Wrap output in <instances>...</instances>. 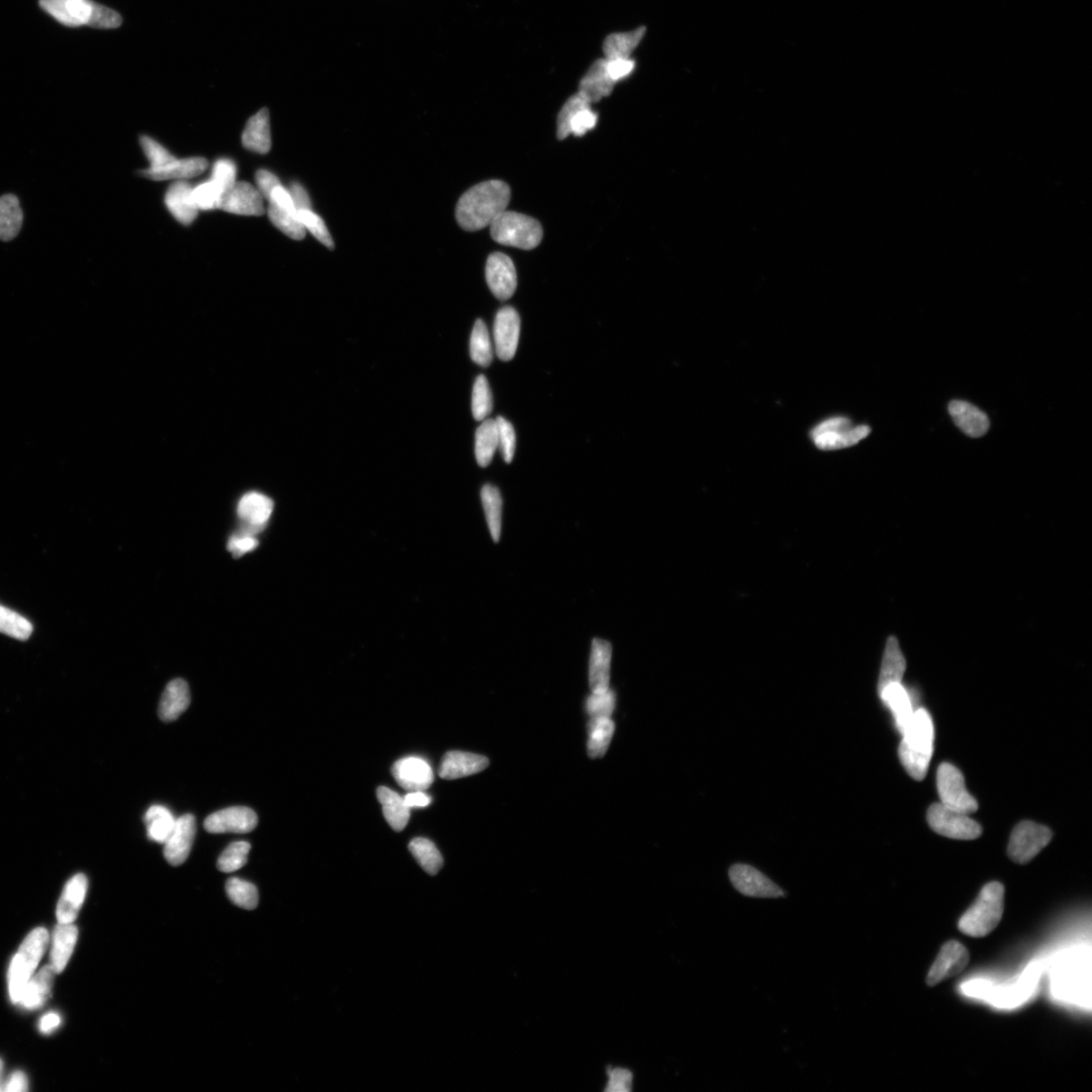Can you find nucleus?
Here are the masks:
<instances>
[{
	"mask_svg": "<svg viewBox=\"0 0 1092 1092\" xmlns=\"http://www.w3.org/2000/svg\"><path fill=\"white\" fill-rule=\"evenodd\" d=\"M511 190L504 181L489 180L467 190L456 206V221L465 231H478L507 210Z\"/></svg>",
	"mask_w": 1092,
	"mask_h": 1092,
	"instance_id": "f257e3e1",
	"label": "nucleus"
},
{
	"mask_svg": "<svg viewBox=\"0 0 1092 1092\" xmlns=\"http://www.w3.org/2000/svg\"><path fill=\"white\" fill-rule=\"evenodd\" d=\"M903 736L898 750L901 764L910 777L923 781L933 757L934 739L932 717L924 708L915 710Z\"/></svg>",
	"mask_w": 1092,
	"mask_h": 1092,
	"instance_id": "f03ea898",
	"label": "nucleus"
},
{
	"mask_svg": "<svg viewBox=\"0 0 1092 1092\" xmlns=\"http://www.w3.org/2000/svg\"><path fill=\"white\" fill-rule=\"evenodd\" d=\"M40 5L67 27L86 24L97 29H116L121 24L118 13L91 0H40Z\"/></svg>",
	"mask_w": 1092,
	"mask_h": 1092,
	"instance_id": "7ed1b4c3",
	"label": "nucleus"
},
{
	"mask_svg": "<svg viewBox=\"0 0 1092 1092\" xmlns=\"http://www.w3.org/2000/svg\"><path fill=\"white\" fill-rule=\"evenodd\" d=\"M1004 912V887L1000 882L986 884L974 905L961 917L959 930L969 937L983 938L996 929Z\"/></svg>",
	"mask_w": 1092,
	"mask_h": 1092,
	"instance_id": "20e7f679",
	"label": "nucleus"
},
{
	"mask_svg": "<svg viewBox=\"0 0 1092 1092\" xmlns=\"http://www.w3.org/2000/svg\"><path fill=\"white\" fill-rule=\"evenodd\" d=\"M48 942L47 930L39 927L24 939L14 957L10 971H8V987H10L11 1000L14 1003L20 1002L25 985L29 982L34 971L36 970L47 950Z\"/></svg>",
	"mask_w": 1092,
	"mask_h": 1092,
	"instance_id": "39448f33",
	"label": "nucleus"
},
{
	"mask_svg": "<svg viewBox=\"0 0 1092 1092\" xmlns=\"http://www.w3.org/2000/svg\"><path fill=\"white\" fill-rule=\"evenodd\" d=\"M490 230L493 240L499 244L523 250L539 246L543 237L539 221L507 210L490 225Z\"/></svg>",
	"mask_w": 1092,
	"mask_h": 1092,
	"instance_id": "423d86ee",
	"label": "nucleus"
},
{
	"mask_svg": "<svg viewBox=\"0 0 1092 1092\" xmlns=\"http://www.w3.org/2000/svg\"><path fill=\"white\" fill-rule=\"evenodd\" d=\"M870 433L868 425H855L846 416H833L817 424L810 438L822 452H836L860 444Z\"/></svg>",
	"mask_w": 1092,
	"mask_h": 1092,
	"instance_id": "0eeeda50",
	"label": "nucleus"
},
{
	"mask_svg": "<svg viewBox=\"0 0 1092 1092\" xmlns=\"http://www.w3.org/2000/svg\"><path fill=\"white\" fill-rule=\"evenodd\" d=\"M927 822L935 833L955 839H975L982 828L969 814L950 809L942 803L933 804L927 811Z\"/></svg>",
	"mask_w": 1092,
	"mask_h": 1092,
	"instance_id": "6e6552de",
	"label": "nucleus"
},
{
	"mask_svg": "<svg viewBox=\"0 0 1092 1092\" xmlns=\"http://www.w3.org/2000/svg\"><path fill=\"white\" fill-rule=\"evenodd\" d=\"M937 786L941 803L946 808L965 814L978 809V803L965 786L964 776L949 762H943L938 769Z\"/></svg>",
	"mask_w": 1092,
	"mask_h": 1092,
	"instance_id": "1a4fd4ad",
	"label": "nucleus"
},
{
	"mask_svg": "<svg viewBox=\"0 0 1092 1092\" xmlns=\"http://www.w3.org/2000/svg\"><path fill=\"white\" fill-rule=\"evenodd\" d=\"M1052 831L1031 821H1022L1013 829L1008 854L1013 862L1026 864L1050 843Z\"/></svg>",
	"mask_w": 1092,
	"mask_h": 1092,
	"instance_id": "9d476101",
	"label": "nucleus"
},
{
	"mask_svg": "<svg viewBox=\"0 0 1092 1092\" xmlns=\"http://www.w3.org/2000/svg\"><path fill=\"white\" fill-rule=\"evenodd\" d=\"M730 879L735 890L744 896L779 898L785 896L781 887L750 865H733L730 869Z\"/></svg>",
	"mask_w": 1092,
	"mask_h": 1092,
	"instance_id": "9b49d317",
	"label": "nucleus"
},
{
	"mask_svg": "<svg viewBox=\"0 0 1092 1092\" xmlns=\"http://www.w3.org/2000/svg\"><path fill=\"white\" fill-rule=\"evenodd\" d=\"M968 950L957 941L944 944L926 977V983L934 986L946 979L959 975L968 966Z\"/></svg>",
	"mask_w": 1092,
	"mask_h": 1092,
	"instance_id": "f8f14e48",
	"label": "nucleus"
},
{
	"mask_svg": "<svg viewBox=\"0 0 1092 1092\" xmlns=\"http://www.w3.org/2000/svg\"><path fill=\"white\" fill-rule=\"evenodd\" d=\"M257 823V814L253 809L235 806L211 814L205 820V829L211 834H247Z\"/></svg>",
	"mask_w": 1092,
	"mask_h": 1092,
	"instance_id": "ddd939ff",
	"label": "nucleus"
},
{
	"mask_svg": "<svg viewBox=\"0 0 1092 1092\" xmlns=\"http://www.w3.org/2000/svg\"><path fill=\"white\" fill-rule=\"evenodd\" d=\"M485 279L493 296L501 301L509 300L517 289L512 259L501 253L491 254L485 266Z\"/></svg>",
	"mask_w": 1092,
	"mask_h": 1092,
	"instance_id": "4468645a",
	"label": "nucleus"
},
{
	"mask_svg": "<svg viewBox=\"0 0 1092 1092\" xmlns=\"http://www.w3.org/2000/svg\"><path fill=\"white\" fill-rule=\"evenodd\" d=\"M273 501L260 493H248L238 504V516L243 522L240 533L255 535L264 531L273 511Z\"/></svg>",
	"mask_w": 1092,
	"mask_h": 1092,
	"instance_id": "2eb2a0df",
	"label": "nucleus"
},
{
	"mask_svg": "<svg viewBox=\"0 0 1092 1092\" xmlns=\"http://www.w3.org/2000/svg\"><path fill=\"white\" fill-rule=\"evenodd\" d=\"M520 336V317L512 307L502 308L493 323L497 357L509 361L515 357Z\"/></svg>",
	"mask_w": 1092,
	"mask_h": 1092,
	"instance_id": "dca6fc26",
	"label": "nucleus"
},
{
	"mask_svg": "<svg viewBox=\"0 0 1092 1092\" xmlns=\"http://www.w3.org/2000/svg\"><path fill=\"white\" fill-rule=\"evenodd\" d=\"M396 782L406 791H425L435 782V773L427 762L409 757L398 760L391 770Z\"/></svg>",
	"mask_w": 1092,
	"mask_h": 1092,
	"instance_id": "f3484780",
	"label": "nucleus"
},
{
	"mask_svg": "<svg viewBox=\"0 0 1092 1092\" xmlns=\"http://www.w3.org/2000/svg\"><path fill=\"white\" fill-rule=\"evenodd\" d=\"M196 823L192 814H186L176 821L169 838L164 843V857L172 866L184 864L194 845Z\"/></svg>",
	"mask_w": 1092,
	"mask_h": 1092,
	"instance_id": "a211bd4d",
	"label": "nucleus"
},
{
	"mask_svg": "<svg viewBox=\"0 0 1092 1092\" xmlns=\"http://www.w3.org/2000/svg\"><path fill=\"white\" fill-rule=\"evenodd\" d=\"M219 209L244 216H263L265 213L263 196L257 188L244 181L236 182L232 187L222 198Z\"/></svg>",
	"mask_w": 1092,
	"mask_h": 1092,
	"instance_id": "6ab92c4d",
	"label": "nucleus"
},
{
	"mask_svg": "<svg viewBox=\"0 0 1092 1092\" xmlns=\"http://www.w3.org/2000/svg\"><path fill=\"white\" fill-rule=\"evenodd\" d=\"M488 758L465 752H448L442 758L438 774L445 780H456L483 772L489 767Z\"/></svg>",
	"mask_w": 1092,
	"mask_h": 1092,
	"instance_id": "aec40b11",
	"label": "nucleus"
},
{
	"mask_svg": "<svg viewBox=\"0 0 1092 1092\" xmlns=\"http://www.w3.org/2000/svg\"><path fill=\"white\" fill-rule=\"evenodd\" d=\"M949 413L957 426L970 437H982L990 429V419L986 414L972 404L953 401L949 405Z\"/></svg>",
	"mask_w": 1092,
	"mask_h": 1092,
	"instance_id": "412c9836",
	"label": "nucleus"
},
{
	"mask_svg": "<svg viewBox=\"0 0 1092 1092\" xmlns=\"http://www.w3.org/2000/svg\"><path fill=\"white\" fill-rule=\"evenodd\" d=\"M88 887L89 881L83 874H77L67 882L57 907V918L60 924L74 923L83 905Z\"/></svg>",
	"mask_w": 1092,
	"mask_h": 1092,
	"instance_id": "4be33fe9",
	"label": "nucleus"
},
{
	"mask_svg": "<svg viewBox=\"0 0 1092 1092\" xmlns=\"http://www.w3.org/2000/svg\"><path fill=\"white\" fill-rule=\"evenodd\" d=\"M193 187L187 181H177L166 195V204L175 218L188 226L197 216L198 209L193 196Z\"/></svg>",
	"mask_w": 1092,
	"mask_h": 1092,
	"instance_id": "5701e85b",
	"label": "nucleus"
},
{
	"mask_svg": "<svg viewBox=\"0 0 1092 1092\" xmlns=\"http://www.w3.org/2000/svg\"><path fill=\"white\" fill-rule=\"evenodd\" d=\"M879 696L894 714L898 731L904 734L915 714L912 697L907 690L901 683H892L879 691Z\"/></svg>",
	"mask_w": 1092,
	"mask_h": 1092,
	"instance_id": "b1692460",
	"label": "nucleus"
},
{
	"mask_svg": "<svg viewBox=\"0 0 1092 1092\" xmlns=\"http://www.w3.org/2000/svg\"><path fill=\"white\" fill-rule=\"evenodd\" d=\"M612 647L608 641L594 639L589 669L592 692L609 690Z\"/></svg>",
	"mask_w": 1092,
	"mask_h": 1092,
	"instance_id": "393cba45",
	"label": "nucleus"
},
{
	"mask_svg": "<svg viewBox=\"0 0 1092 1092\" xmlns=\"http://www.w3.org/2000/svg\"><path fill=\"white\" fill-rule=\"evenodd\" d=\"M615 81L607 71V60H597L589 69L579 86V93L589 102H597L609 97Z\"/></svg>",
	"mask_w": 1092,
	"mask_h": 1092,
	"instance_id": "a878e982",
	"label": "nucleus"
},
{
	"mask_svg": "<svg viewBox=\"0 0 1092 1092\" xmlns=\"http://www.w3.org/2000/svg\"><path fill=\"white\" fill-rule=\"evenodd\" d=\"M242 143L246 149L259 154H266L272 148L270 111L267 109L259 110L246 124L242 135Z\"/></svg>",
	"mask_w": 1092,
	"mask_h": 1092,
	"instance_id": "bb28decb",
	"label": "nucleus"
},
{
	"mask_svg": "<svg viewBox=\"0 0 1092 1092\" xmlns=\"http://www.w3.org/2000/svg\"><path fill=\"white\" fill-rule=\"evenodd\" d=\"M209 168V162L203 158H192L177 160L167 167L139 171V175L151 180H168L192 178L202 175Z\"/></svg>",
	"mask_w": 1092,
	"mask_h": 1092,
	"instance_id": "cd10ccee",
	"label": "nucleus"
},
{
	"mask_svg": "<svg viewBox=\"0 0 1092 1092\" xmlns=\"http://www.w3.org/2000/svg\"><path fill=\"white\" fill-rule=\"evenodd\" d=\"M190 704V691L187 683L182 679L171 681L163 692L159 716L163 722L176 721L186 712Z\"/></svg>",
	"mask_w": 1092,
	"mask_h": 1092,
	"instance_id": "c85d7f7f",
	"label": "nucleus"
},
{
	"mask_svg": "<svg viewBox=\"0 0 1092 1092\" xmlns=\"http://www.w3.org/2000/svg\"><path fill=\"white\" fill-rule=\"evenodd\" d=\"M55 974V969L52 965L41 969L40 972L31 978L25 985L19 1003L29 1010L42 1007L50 998Z\"/></svg>",
	"mask_w": 1092,
	"mask_h": 1092,
	"instance_id": "c756f323",
	"label": "nucleus"
},
{
	"mask_svg": "<svg viewBox=\"0 0 1092 1092\" xmlns=\"http://www.w3.org/2000/svg\"><path fill=\"white\" fill-rule=\"evenodd\" d=\"M378 802L383 806V813L388 826L396 831H402L408 825L411 809L407 806L404 797L387 787L378 788Z\"/></svg>",
	"mask_w": 1092,
	"mask_h": 1092,
	"instance_id": "7c9ffc66",
	"label": "nucleus"
},
{
	"mask_svg": "<svg viewBox=\"0 0 1092 1092\" xmlns=\"http://www.w3.org/2000/svg\"><path fill=\"white\" fill-rule=\"evenodd\" d=\"M78 937L77 927L73 924H60L55 927L53 948H52V966L56 973L62 972L69 959L72 955Z\"/></svg>",
	"mask_w": 1092,
	"mask_h": 1092,
	"instance_id": "2f4dec72",
	"label": "nucleus"
},
{
	"mask_svg": "<svg viewBox=\"0 0 1092 1092\" xmlns=\"http://www.w3.org/2000/svg\"><path fill=\"white\" fill-rule=\"evenodd\" d=\"M24 214L19 198L8 194L0 196V240H14L23 226Z\"/></svg>",
	"mask_w": 1092,
	"mask_h": 1092,
	"instance_id": "473e14b6",
	"label": "nucleus"
},
{
	"mask_svg": "<svg viewBox=\"0 0 1092 1092\" xmlns=\"http://www.w3.org/2000/svg\"><path fill=\"white\" fill-rule=\"evenodd\" d=\"M906 669V663L901 653L896 637H889L884 653L881 673L878 683V692L892 683H901Z\"/></svg>",
	"mask_w": 1092,
	"mask_h": 1092,
	"instance_id": "72a5a7b5",
	"label": "nucleus"
},
{
	"mask_svg": "<svg viewBox=\"0 0 1092 1092\" xmlns=\"http://www.w3.org/2000/svg\"><path fill=\"white\" fill-rule=\"evenodd\" d=\"M615 724L610 717L591 718L588 724V755L592 759L605 756L612 741Z\"/></svg>",
	"mask_w": 1092,
	"mask_h": 1092,
	"instance_id": "f704fd0d",
	"label": "nucleus"
},
{
	"mask_svg": "<svg viewBox=\"0 0 1092 1092\" xmlns=\"http://www.w3.org/2000/svg\"><path fill=\"white\" fill-rule=\"evenodd\" d=\"M499 448V436L496 420L484 419L475 432V457L482 467L488 466L496 450Z\"/></svg>",
	"mask_w": 1092,
	"mask_h": 1092,
	"instance_id": "c9c22d12",
	"label": "nucleus"
},
{
	"mask_svg": "<svg viewBox=\"0 0 1092 1092\" xmlns=\"http://www.w3.org/2000/svg\"><path fill=\"white\" fill-rule=\"evenodd\" d=\"M646 28L621 34H612L604 41L603 51L606 60L629 59L628 57L643 40Z\"/></svg>",
	"mask_w": 1092,
	"mask_h": 1092,
	"instance_id": "e433bc0d",
	"label": "nucleus"
},
{
	"mask_svg": "<svg viewBox=\"0 0 1092 1092\" xmlns=\"http://www.w3.org/2000/svg\"><path fill=\"white\" fill-rule=\"evenodd\" d=\"M177 819L162 805H153L145 814L147 834L153 842L164 844L169 838Z\"/></svg>",
	"mask_w": 1092,
	"mask_h": 1092,
	"instance_id": "4c0bfd02",
	"label": "nucleus"
},
{
	"mask_svg": "<svg viewBox=\"0 0 1092 1092\" xmlns=\"http://www.w3.org/2000/svg\"><path fill=\"white\" fill-rule=\"evenodd\" d=\"M409 851L423 870L432 876H435L444 866V857L436 846L428 838H416L412 839L409 844Z\"/></svg>",
	"mask_w": 1092,
	"mask_h": 1092,
	"instance_id": "58836bf2",
	"label": "nucleus"
},
{
	"mask_svg": "<svg viewBox=\"0 0 1092 1092\" xmlns=\"http://www.w3.org/2000/svg\"><path fill=\"white\" fill-rule=\"evenodd\" d=\"M482 503L493 540L499 541L502 526V497L495 485L485 484L481 492Z\"/></svg>",
	"mask_w": 1092,
	"mask_h": 1092,
	"instance_id": "ea45409f",
	"label": "nucleus"
},
{
	"mask_svg": "<svg viewBox=\"0 0 1092 1092\" xmlns=\"http://www.w3.org/2000/svg\"><path fill=\"white\" fill-rule=\"evenodd\" d=\"M268 216L276 228L285 235L294 240H302L306 236V229L299 219V216L282 209L275 203L268 202Z\"/></svg>",
	"mask_w": 1092,
	"mask_h": 1092,
	"instance_id": "a19ab883",
	"label": "nucleus"
},
{
	"mask_svg": "<svg viewBox=\"0 0 1092 1092\" xmlns=\"http://www.w3.org/2000/svg\"><path fill=\"white\" fill-rule=\"evenodd\" d=\"M472 359L483 368H488L493 361V348L487 326L483 320L475 321L471 337Z\"/></svg>",
	"mask_w": 1092,
	"mask_h": 1092,
	"instance_id": "79ce46f5",
	"label": "nucleus"
},
{
	"mask_svg": "<svg viewBox=\"0 0 1092 1092\" xmlns=\"http://www.w3.org/2000/svg\"><path fill=\"white\" fill-rule=\"evenodd\" d=\"M0 634L19 640H27L33 634V626L19 613L0 605Z\"/></svg>",
	"mask_w": 1092,
	"mask_h": 1092,
	"instance_id": "37998d69",
	"label": "nucleus"
},
{
	"mask_svg": "<svg viewBox=\"0 0 1092 1092\" xmlns=\"http://www.w3.org/2000/svg\"><path fill=\"white\" fill-rule=\"evenodd\" d=\"M226 891L232 903L241 908L253 910L258 905V890L253 883L230 878L226 883Z\"/></svg>",
	"mask_w": 1092,
	"mask_h": 1092,
	"instance_id": "c03bdc74",
	"label": "nucleus"
},
{
	"mask_svg": "<svg viewBox=\"0 0 1092 1092\" xmlns=\"http://www.w3.org/2000/svg\"><path fill=\"white\" fill-rule=\"evenodd\" d=\"M472 409L476 421H484L493 410V396L487 378L475 379L473 389Z\"/></svg>",
	"mask_w": 1092,
	"mask_h": 1092,
	"instance_id": "a18cd8bd",
	"label": "nucleus"
},
{
	"mask_svg": "<svg viewBox=\"0 0 1092 1092\" xmlns=\"http://www.w3.org/2000/svg\"><path fill=\"white\" fill-rule=\"evenodd\" d=\"M251 846L247 842L231 844L219 857L218 869L224 873L235 872L245 866Z\"/></svg>",
	"mask_w": 1092,
	"mask_h": 1092,
	"instance_id": "49530a36",
	"label": "nucleus"
},
{
	"mask_svg": "<svg viewBox=\"0 0 1092 1092\" xmlns=\"http://www.w3.org/2000/svg\"><path fill=\"white\" fill-rule=\"evenodd\" d=\"M236 172L235 163L231 160L220 159L215 163L211 181L219 190L222 198L236 184Z\"/></svg>",
	"mask_w": 1092,
	"mask_h": 1092,
	"instance_id": "de8ad7c7",
	"label": "nucleus"
},
{
	"mask_svg": "<svg viewBox=\"0 0 1092 1092\" xmlns=\"http://www.w3.org/2000/svg\"><path fill=\"white\" fill-rule=\"evenodd\" d=\"M299 219L302 224L303 228L308 230L311 235L318 239L326 247L333 249L334 241L330 232L326 227V224L321 216L311 210H302L298 213Z\"/></svg>",
	"mask_w": 1092,
	"mask_h": 1092,
	"instance_id": "09e8293b",
	"label": "nucleus"
},
{
	"mask_svg": "<svg viewBox=\"0 0 1092 1092\" xmlns=\"http://www.w3.org/2000/svg\"><path fill=\"white\" fill-rule=\"evenodd\" d=\"M588 107H591V103L579 92L570 98L566 105L562 107L558 118V137L560 140L570 135V123L571 119H573L579 110Z\"/></svg>",
	"mask_w": 1092,
	"mask_h": 1092,
	"instance_id": "8fccbe9b",
	"label": "nucleus"
},
{
	"mask_svg": "<svg viewBox=\"0 0 1092 1092\" xmlns=\"http://www.w3.org/2000/svg\"><path fill=\"white\" fill-rule=\"evenodd\" d=\"M615 700L617 698L610 689L605 692H592V695L587 700V713L591 718L611 717Z\"/></svg>",
	"mask_w": 1092,
	"mask_h": 1092,
	"instance_id": "3c124183",
	"label": "nucleus"
},
{
	"mask_svg": "<svg viewBox=\"0 0 1092 1092\" xmlns=\"http://www.w3.org/2000/svg\"><path fill=\"white\" fill-rule=\"evenodd\" d=\"M499 436L500 452L507 464L513 461L516 450V435L513 425L505 418L496 419Z\"/></svg>",
	"mask_w": 1092,
	"mask_h": 1092,
	"instance_id": "603ef678",
	"label": "nucleus"
},
{
	"mask_svg": "<svg viewBox=\"0 0 1092 1092\" xmlns=\"http://www.w3.org/2000/svg\"><path fill=\"white\" fill-rule=\"evenodd\" d=\"M193 196L197 209L203 211L218 210L222 201L219 190L211 180L194 188Z\"/></svg>",
	"mask_w": 1092,
	"mask_h": 1092,
	"instance_id": "864d4df0",
	"label": "nucleus"
},
{
	"mask_svg": "<svg viewBox=\"0 0 1092 1092\" xmlns=\"http://www.w3.org/2000/svg\"><path fill=\"white\" fill-rule=\"evenodd\" d=\"M140 143L147 158L151 162L152 168L167 167L168 164L177 160L175 156L170 154L163 146L154 141L150 137L142 136Z\"/></svg>",
	"mask_w": 1092,
	"mask_h": 1092,
	"instance_id": "5fc2aeb1",
	"label": "nucleus"
},
{
	"mask_svg": "<svg viewBox=\"0 0 1092 1092\" xmlns=\"http://www.w3.org/2000/svg\"><path fill=\"white\" fill-rule=\"evenodd\" d=\"M598 116L591 107L582 109L571 119L570 123V134L577 137L584 136L597 125Z\"/></svg>",
	"mask_w": 1092,
	"mask_h": 1092,
	"instance_id": "6e6d98bb",
	"label": "nucleus"
},
{
	"mask_svg": "<svg viewBox=\"0 0 1092 1092\" xmlns=\"http://www.w3.org/2000/svg\"><path fill=\"white\" fill-rule=\"evenodd\" d=\"M259 542L254 535L239 533L233 535L228 542V551L232 552L233 557L238 559L244 556L245 553L254 551Z\"/></svg>",
	"mask_w": 1092,
	"mask_h": 1092,
	"instance_id": "4d7b16f0",
	"label": "nucleus"
},
{
	"mask_svg": "<svg viewBox=\"0 0 1092 1092\" xmlns=\"http://www.w3.org/2000/svg\"><path fill=\"white\" fill-rule=\"evenodd\" d=\"M256 184L258 192L262 194L263 198L267 199V201H270L273 190L277 187L282 186L280 179L277 178L273 173L263 169L259 170L256 173Z\"/></svg>",
	"mask_w": 1092,
	"mask_h": 1092,
	"instance_id": "13d9d810",
	"label": "nucleus"
},
{
	"mask_svg": "<svg viewBox=\"0 0 1092 1092\" xmlns=\"http://www.w3.org/2000/svg\"><path fill=\"white\" fill-rule=\"evenodd\" d=\"M635 66V61L630 59L607 60V71L615 82L628 76L634 71Z\"/></svg>",
	"mask_w": 1092,
	"mask_h": 1092,
	"instance_id": "bf43d9fd",
	"label": "nucleus"
},
{
	"mask_svg": "<svg viewBox=\"0 0 1092 1092\" xmlns=\"http://www.w3.org/2000/svg\"><path fill=\"white\" fill-rule=\"evenodd\" d=\"M289 192L298 213L302 210H311V199L306 189L298 182H292Z\"/></svg>",
	"mask_w": 1092,
	"mask_h": 1092,
	"instance_id": "052dcab7",
	"label": "nucleus"
},
{
	"mask_svg": "<svg viewBox=\"0 0 1092 1092\" xmlns=\"http://www.w3.org/2000/svg\"><path fill=\"white\" fill-rule=\"evenodd\" d=\"M270 201L275 203L277 206H281L282 209H283L285 211L298 215L296 206H294V204H293V201H292V198L291 196L289 190L285 189L283 186L277 187L273 190V193L272 195ZM270 201H268V202H270Z\"/></svg>",
	"mask_w": 1092,
	"mask_h": 1092,
	"instance_id": "680f3d73",
	"label": "nucleus"
},
{
	"mask_svg": "<svg viewBox=\"0 0 1092 1092\" xmlns=\"http://www.w3.org/2000/svg\"><path fill=\"white\" fill-rule=\"evenodd\" d=\"M404 800L410 809L417 808H427L431 803V797L424 791L409 792L404 797Z\"/></svg>",
	"mask_w": 1092,
	"mask_h": 1092,
	"instance_id": "e2e57ef3",
	"label": "nucleus"
},
{
	"mask_svg": "<svg viewBox=\"0 0 1092 1092\" xmlns=\"http://www.w3.org/2000/svg\"><path fill=\"white\" fill-rule=\"evenodd\" d=\"M630 1078L629 1073L621 1069H614L610 1073L608 1085L610 1087H615V1090L618 1088L626 1090L631 1085Z\"/></svg>",
	"mask_w": 1092,
	"mask_h": 1092,
	"instance_id": "0e129e2a",
	"label": "nucleus"
},
{
	"mask_svg": "<svg viewBox=\"0 0 1092 1092\" xmlns=\"http://www.w3.org/2000/svg\"><path fill=\"white\" fill-rule=\"evenodd\" d=\"M7 1092H24L28 1090V1079L21 1071L14 1072L7 1082L5 1089Z\"/></svg>",
	"mask_w": 1092,
	"mask_h": 1092,
	"instance_id": "69168bd1",
	"label": "nucleus"
},
{
	"mask_svg": "<svg viewBox=\"0 0 1092 1092\" xmlns=\"http://www.w3.org/2000/svg\"><path fill=\"white\" fill-rule=\"evenodd\" d=\"M60 1020H61L60 1017L57 1015V1013H54V1012L48 1013V1015H46L45 1017H43V1019L41 1020L40 1029L43 1031V1033H45V1034L51 1033L52 1030H53L60 1025Z\"/></svg>",
	"mask_w": 1092,
	"mask_h": 1092,
	"instance_id": "338daca9",
	"label": "nucleus"
},
{
	"mask_svg": "<svg viewBox=\"0 0 1092 1092\" xmlns=\"http://www.w3.org/2000/svg\"><path fill=\"white\" fill-rule=\"evenodd\" d=\"M2 1069H3V1061H2V1059H0V1072H2Z\"/></svg>",
	"mask_w": 1092,
	"mask_h": 1092,
	"instance_id": "774afa93",
	"label": "nucleus"
}]
</instances>
